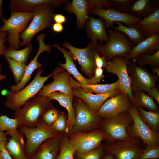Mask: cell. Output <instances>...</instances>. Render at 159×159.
<instances>
[{
    "mask_svg": "<svg viewBox=\"0 0 159 159\" xmlns=\"http://www.w3.org/2000/svg\"><path fill=\"white\" fill-rule=\"evenodd\" d=\"M58 7L51 4H43L36 6L32 10L33 15L29 25L20 33L22 41L21 46L30 44L33 37L38 32L47 28L52 27L55 14L54 9Z\"/></svg>",
    "mask_w": 159,
    "mask_h": 159,
    "instance_id": "1",
    "label": "cell"
},
{
    "mask_svg": "<svg viewBox=\"0 0 159 159\" xmlns=\"http://www.w3.org/2000/svg\"><path fill=\"white\" fill-rule=\"evenodd\" d=\"M109 39L106 44L97 43L95 45L97 54L107 61L118 57H124L131 51L135 44L123 33L112 29L107 30Z\"/></svg>",
    "mask_w": 159,
    "mask_h": 159,
    "instance_id": "2",
    "label": "cell"
},
{
    "mask_svg": "<svg viewBox=\"0 0 159 159\" xmlns=\"http://www.w3.org/2000/svg\"><path fill=\"white\" fill-rule=\"evenodd\" d=\"M43 70L42 68L38 69L34 79L25 88L16 92L10 90L6 96L5 106L14 111L21 107L28 100L39 92L44 86L45 82L57 72L58 68L52 73L46 77L41 76Z\"/></svg>",
    "mask_w": 159,
    "mask_h": 159,
    "instance_id": "3",
    "label": "cell"
},
{
    "mask_svg": "<svg viewBox=\"0 0 159 159\" xmlns=\"http://www.w3.org/2000/svg\"><path fill=\"white\" fill-rule=\"evenodd\" d=\"M52 102L47 96L35 95L14 111L13 116L21 125L34 127L41 116Z\"/></svg>",
    "mask_w": 159,
    "mask_h": 159,
    "instance_id": "4",
    "label": "cell"
},
{
    "mask_svg": "<svg viewBox=\"0 0 159 159\" xmlns=\"http://www.w3.org/2000/svg\"><path fill=\"white\" fill-rule=\"evenodd\" d=\"M18 129L26 138L25 145L27 158L32 156L46 140L57 136V132L40 119L34 127L22 125Z\"/></svg>",
    "mask_w": 159,
    "mask_h": 159,
    "instance_id": "5",
    "label": "cell"
},
{
    "mask_svg": "<svg viewBox=\"0 0 159 159\" xmlns=\"http://www.w3.org/2000/svg\"><path fill=\"white\" fill-rule=\"evenodd\" d=\"M11 13L10 17L3 21L4 24L0 27V32L7 33L8 48L19 49L21 46L20 34L32 19L33 15L31 12L13 11Z\"/></svg>",
    "mask_w": 159,
    "mask_h": 159,
    "instance_id": "6",
    "label": "cell"
},
{
    "mask_svg": "<svg viewBox=\"0 0 159 159\" xmlns=\"http://www.w3.org/2000/svg\"><path fill=\"white\" fill-rule=\"evenodd\" d=\"M127 70L131 80V89L132 92H147L155 86L159 77L150 73L146 68L138 65L131 61L127 66Z\"/></svg>",
    "mask_w": 159,
    "mask_h": 159,
    "instance_id": "7",
    "label": "cell"
},
{
    "mask_svg": "<svg viewBox=\"0 0 159 159\" xmlns=\"http://www.w3.org/2000/svg\"><path fill=\"white\" fill-rule=\"evenodd\" d=\"M130 61L122 57H115L107 61V65L105 69L108 72L117 76L120 83V90L129 97L132 104L134 95L131 89V79L127 70V65Z\"/></svg>",
    "mask_w": 159,
    "mask_h": 159,
    "instance_id": "8",
    "label": "cell"
},
{
    "mask_svg": "<svg viewBox=\"0 0 159 159\" xmlns=\"http://www.w3.org/2000/svg\"><path fill=\"white\" fill-rule=\"evenodd\" d=\"M63 46L68 49L74 58L77 59L81 67V70L90 78L92 77L97 68L94 57L95 46L91 42L86 47L79 48L72 46L67 41L63 42Z\"/></svg>",
    "mask_w": 159,
    "mask_h": 159,
    "instance_id": "9",
    "label": "cell"
},
{
    "mask_svg": "<svg viewBox=\"0 0 159 159\" xmlns=\"http://www.w3.org/2000/svg\"><path fill=\"white\" fill-rule=\"evenodd\" d=\"M92 14L96 15L104 21L106 28L111 29L116 22L123 23L125 26L135 25L141 19L127 13L120 12L113 7L104 9L103 6H98L89 11Z\"/></svg>",
    "mask_w": 159,
    "mask_h": 159,
    "instance_id": "10",
    "label": "cell"
},
{
    "mask_svg": "<svg viewBox=\"0 0 159 159\" xmlns=\"http://www.w3.org/2000/svg\"><path fill=\"white\" fill-rule=\"evenodd\" d=\"M131 103L129 97L121 92L107 100L96 113L99 117L111 118L127 112Z\"/></svg>",
    "mask_w": 159,
    "mask_h": 159,
    "instance_id": "11",
    "label": "cell"
},
{
    "mask_svg": "<svg viewBox=\"0 0 159 159\" xmlns=\"http://www.w3.org/2000/svg\"><path fill=\"white\" fill-rule=\"evenodd\" d=\"M132 120L133 124L132 132L148 145H158L159 141L158 133L152 130L143 121L136 106L131 104L127 111Z\"/></svg>",
    "mask_w": 159,
    "mask_h": 159,
    "instance_id": "12",
    "label": "cell"
},
{
    "mask_svg": "<svg viewBox=\"0 0 159 159\" xmlns=\"http://www.w3.org/2000/svg\"><path fill=\"white\" fill-rule=\"evenodd\" d=\"M131 119L127 111L117 116L105 119L104 123V128L113 140H129L130 138L126 129Z\"/></svg>",
    "mask_w": 159,
    "mask_h": 159,
    "instance_id": "13",
    "label": "cell"
},
{
    "mask_svg": "<svg viewBox=\"0 0 159 159\" xmlns=\"http://www.w3.org/2000/svg\"><path fill=\"white\" fill-rule=\"evenodd\" d=\"M52 77L53 81L44 86L38 95L47 96L51 93L59 91L67 94L73 95L71 83L72 78L69 73L61 66Z\"/></svg>",
    "mask_w": 159,
    "mask_h": 159,
    "instance_id": "14",
    "label": "cell"
},
{
    "mask_svg": "<svg viewBox=\"0 0 159 159\" xmlns=\"http://www.w3.org/2000/svg\"><path fill=\"white\" fill-rule=\"evenodd\" d=\"M105 137L103 132L96 131L87 133H79L70 140L77 153L87 152L98 147Z\"/></svg>",
    "mask_w": 159,
    "mask_h": 159,
    "instance_id": "15",
    "label": "cell"
},
{
    "mask_svg": "<svg viewBox=\"0 0 159 159\" xmlns=\"http://www.w3.org/2000/svg\"><path fill=\"white\" fill-rule=\"evenodd\" d=\"M74 105L75 119L72 132L89 128L94 125L99 117L85 103L77 98Z\"/></svg>",
    "mask_w": 159,
    "mask_h": 159,
    "instance_id": "16",
    "label": "cell"
},
{
    "mask_svg": "<svg viewBox=\"0 0 159 159\" xmlns=\"http://www.w3.org/2000/svg\"><path fill=\"white\" fill-rule=\"evenodd\" d=\"M74 96L84 101L94 112H96L109 98L122 92L120 89L106 94H93L85 91L81 85L72 89Z\"/></svg>",
    "mask_w": 159,
    "mask_h": 159,
    "instance_id": "17",
    "label": "cell"
},
{
    "mask_svg": "<svg viewBox=\"0 0 159 159\" xmlns=\"http://www.w3.org/2000/svg\"><path fill=\"white\" fill-rule=\"evenodd\" d=\"M86 36L90 39L91 42L96 45L99 41L102 45L106 44L109 37L106 29L104 21L99 17L96 18L89 14V18L85 26Z\"/></svg>",
    "mask_w": 159,
    "mask_h": 159,
    "instance_id": "18",
    "label": "cell"
},
{
    "mask_svg": "<svg viewBox=\"0 0 159 159\" xmlns=\"http://www.w3.org/2000/svg\"><path fill=\"white\" fill-rule=\"evenodd\" d=\"M44 34H41L37 37L38 41L39 47L37 53L34 58L31 60L27 66L24 75L20 82L18 84L11 86V90L14 92L19 91L23 88L31 78L33 72L36 69L42 66V64L37 61L38 57L42 52L47 51L50 52V46L46 45L44 39L46 36Z\"/></svg>",
    "mask_w": 159,
    "mask_h": 159,
    "instance_id": "19",
    "label": "cell"
},
{
    "mask_svg": "<svg viewBox=\"0 0 159 159\" xmlns=\"http://www.w3.org/2000/svg\"><path fill=\"white\" fill-rule=\"evenodd\" d=\"M10 137L5 147L14 159H26L24 134L18 129L6 133Z\"/></svg>",
    "mask_w": 159,
    "mask_h": 159,
    "instance_id": "20",
    "label": "cell"
},
{
    "mask_svg": "<svg viewBox=\"0 0 159 159\" xmlns=\"http://www.w3.org/2000/svg\"><path fill=\"white\" fill-rule=\"evenodd\" d=\"M109 153L117 159H137L141 153L134 141H119L108 148Z\"/></svg>",
    "mask_w": 159,
    "mask_h": 159,
    "instance_id": "21",
    "label": "cell"
},
{
    "mask_svg": "<svg viewBox=\"0 0 159 159\" xmlns=\"http://www.w3.org/2000/svg\"><path fill=\"white\" fill-rule=\"evenodd\" d=\"M159 50V34H155L145 38L134 46L130 52L124 58L135 62L136 58L142 54H152Z\"/></svg>",
    "mask_w": 159,
    "mask_h": 159,
    "instance_id": "22",
    "label": "cell"
},
{
    "mask_svg": "<svg viewBox=\"0 0 159 159\" xmlns=\"http://www.w3.org/2000/svg\"><path fill=\"white\" fill-rule=\"evenodd\" d=\"M52 47L59 49L62 53L65 59V64H62L59 62V65L63 68L70 74L72 75L80 84L81 86L93 85L91 78H86L79 72L73 60L74 57L70 51H67L65 49L60 47L58 44L56 43L53 44Z\"/></svg>",
    "mask_w": 159,
    "mask_h": 159,
    "instance_id": "23",
    "label": "cell"
},
{
    "mask_svg": "<svg viewBox=\"0 0 159 159\" xmlns=\"http://www.w3.org/2000/svg\"><path fill=\"white\" fill-rule=\"evenodd\" d=\"M64 9L69 13L75 14L77 28L83 29L89 18L88 0H73L65 5Z\"/></svg>",
    "mask_w": 159,
    "mask_h": 159,
    "instance_id": "24",
    "label": "cell"
},
{
    "mask_svg": "<svg viewBox=\"0 0 159 159\" xmlns=\"http://www.w3.org/2000/svg\"><path fill=\"white\" fill-rule=\"evenodd\" d=\"M74 95L67 94L62 92H52L47 97L50 100H54L58 101L60 104L64 107L67 111L68 118L67 127L65 130L66 132L72 130L74 123L75 119V112L72 106V100Z\"/></svg>",
    "mask_w": 159,
    "mask_h": 159,
    "instance_id": "25",
    "label": "cell"
},
{
    "mask_svg": "<svg viewBox=\"0 0 159 159\" xmlns=\"http://www.w3.org/2000/svg\"><path fill=\"white\" fill-rule=\"evenodd\" d=\"M69 3L66 0H12L9 6L11 11L32 13L33 9L38 5L49 4L58 7L63 3Z\"/></svg>",
    "mask_w": 159,
    "mask_h": 159,
    "instance_id": "26",
    "label": "cell"
},
{
    "mask_svg": "<svg viewBox=\"0 0 159 159\" xmlns=\"http://www.w3.org/2000/svg\"><path fill=\"white\" fill-rule=\"evenodd\" d=\"M159 6V0H134L127 13L142 19L155 12Z\"/></svg>",
    "mask_w": 159,
    "mask_h": 159,
    "instance_id": "27",
    "label": "cell"
},
{
    "mask_svg": "<svg viewBox=\"0 0 159 159\" xmlns=\"http://www.w3.org/2000/svg\"><path fill=\"white\" fill-rule=\"evenodd\" d=\"M60 142L57 136L46 140L40 145L30 159H55Z\"/></svg>",
    "mask_w": 159,
    "mask_h": 159,
    "instance_id": "28",
    "label": "cell"
},
{
    "mask_svg": "<svg viewBox=\"0 0 159 159\" xmlns=\"http://www.w3.org/2000/svg\"><path fill=\"white\" fill-rule=\"evenodd\" d=\"M145 38L155 34H159V9L141 19L135 25Z\"/></svg>",
    "mask_w": 159,
    "mask_h": 159,
    "instance_id": "29",
    "label": "cell"
},
{
    "mask_svg": "<svg viewBox=\"0 0 159 159\" xmlns=\"http://www.w3.org/2000/svg\"><path fill=\"white\" fill-rule=\"evenodd\" d=\"M115 24L117 26L114 25L111 29L125 34L128 39L135 44H138L145 39L141 32L134 25L127 26L119 22Z\"/></svg>",
    "mask_w": 159,
    "mask_h": 159,
    "instance_id": "30",
    "label": "cell"
},
{
    "mask_svg": "<svg viewBox=\"0 0 159 159\" xmlns=\"http://www.w3.org/2000/svg\"><path fill=\"white\" fill-rule=\"evenodd\" d=\"M32 49V46L30 44L24 49L20 50L6 48L2 55L5 57L10 58L16 62L26 64Z\"/></svg>",
    "mask_w": 159,
    "mask_h": 159,
    "instance_id": "31",
    "label": "cell"
},
{
    "mask_svg": "<svg viewBox=\"0 0 159 159\" xmlns=\"http://www.w3.org/2000/svg\"><path fill=\"white\" fill-rule=\"evenodd\" d=\"M133 104L137 107H143L150 111L157 112L158 107L153 99L143 91L135 92Z\"/></svg>",
    "mask_w": 159,
    "mask_h": 159,
    "instance_id": "32",
    "label": "cell"
},
{
    "mask_svg": "<svg viewBox=\"0 0 159 159\" xmlns=\"http://www.w3.org/2000/svg\"><path fill=\"white\" fill-rule=\"evenodd\" d=\"M81 87L87 92L103 94L109 93L116 90L120 89V83L118 80L115 82L110 84H97Z\"/></svg>",
    "mask_w": 159,
    "mask_h": 159,
    "instance_id": "33",
    "label": "cell"
},
{
    "mask_svg": "<svg viewBox=\"0 0 159 159\" xmlns=\"http://www.w3.org/2000/svg\"><path fill=\"white\" fill-rule=\"evenodd\" d=\"M137 107L138 112L144 122L152 130L156 132L159 125V113L145 110L141 107Z\"/></svg>",
    "mask_w": 159,
    "mask_h": 159,
    "instance_id": "34",
    "label": "cell"
},
{
    "mask_svg": "<svg viewBox=\"0 0 159 159\" xmlns=\"http://www.w3.org/2000/svg\"><path fill=\"white\" fill-rule=\"evenodd\" d=\"M135 62L142 67L148 65L159 67V50L152 54H140L136 58Z\"/></svg>",
    "mask_w": 159,
    "mask_h": 159,
    "instance_id": "35",
    "label": "cell"
},
{
    "mask_svg": "<svg viewBox=\"0 0 159 159\" xmlns=\"http://www.w3.org/2000/svg\"><path fill=\"white\" fill-rule=\"evenodd\" d=\"M8 66L12 73L16 85L18 84L22 79L27 67L26 64L16 62L9 57H5Z\"/></svg>",
    "mask_w": 159,
    "mask_h": 159,
    "instance_id": "36",
    "label": "cell"
},
{
    "mask_svg": "<svg viewBox=\"0 0 159 159\" xmlns=\"http://www.w3.org/2000/svg\"><path fill=\"white\" fill-rule=\"evenodd\" d=\"M60 146V153L56 159H73L75 150L67 137H65L63 138Z\"/></svg>",
    "mask_w": 159,
    "mask_h": 159,
    "instance_id": "37",
    "label": "cell"
},
{
    "mask_svg": "<svg viewBox=\"0 0 159 159\" xmlns=\"http://www.w3.org/2000/svg\"><path fill=\"white\" fill-rule=\"evenodd\" d=\"M21 125L16 118H11L6 115L0 116V130L2 131H9L18 129Z\"/></svg>",
    "mask_w": 159,
    "mask_h": 159,
    "instance_id": "38",
    "label": "cell"
},
{
    "mask_svg": "<svg viewBox=\"0 0 159 159\" xmlns=\"http://www.w3.org/2000/svg\"><path fill=\"white\" fill-rule=\"evenodd\" d=\"M59 114V112L52 105L46 109L40 119L51 126L57 119Z\"/></svg>",
    "mask_w": 159,
    "mask_h": 159,
    "instance_id": "39",
    "label": "cell"
},
{
    "mask_svg": "<svg viewBox=\"0 0 159 159\" xmlns=\"http://www.w3.org/2000/svg\"><path fill=\"white\" fill-rule=\"evenodd\" d=\"M159 157L158 145H148L137 159H154Z\"/></svg>",
    "mask_w": 159,
    "mask_h": 159,
    "instance_id": "40",
    "label": "cell"
},
{
    "mask_svg": "<svg viewBox=\"0 0 159 159\" xmlns=\"http://www.w3.org/2000/svg\"><path fill=\"white\" fill-rule=\"evenodd\" d=\"M112 7L121 12L128 13L134 0H108Z\"/></svg>",
    "mask_w": 159,
    "mask_h": 159,
    "instance_id": "41",
    "label": "cell"
},
{
    "mask_svg": "<svg viewBox=\"0 0 159 159\" xmlns=\"http://www.w3.org/2000/svg\"><path fill=\"white\" fill-rule=\"evenodd\" d=\"M102 153V148L100 147L87 152L77 153V156L78 159H100Z\"/></svg>",
    "mask_w": 159,
    "mask_h": 159,
    "instance_id": "42",
    "label": "cell"
},
{
    "mask_svg": "<svg viewBox=\"0 0 159 159\" xmlns=\"http://www.w3.org/2000/svg\"><path fill=\"white\" fill-rule=\"evenodd\" d=\"M67 126V122L64 115L60 113L57 119L51 126L54 130L57 132H62L65 130Z\"/></svg>",
    "mask_w": 159,
    "mask_h": 159,
    "instance_id": "43",
    "label": "cell"
},
{
    "mask_svg": "<svg viewBox=\"0 0 159 159\" xmlns=\"http://www.w3.org/2000/svg\"><path fill=\"white\" fill-rule=\"evenodd\" d=\"M88 1L89 12L92 8L98 6H105L107 8L113 7L108 0H90Z\"/></svg>",
    "mask_w": 159,
    "mask_h": 159,
    "instance_id": "44",
    "label": "cell"
},
{
    "mask_svg": "<svg viewBox=\"0 0 159 159\" xmlns=\"http://www.w3.org/2000/svg\"><path fill=\"white\" fill-rule=\"evenodd\" d=\"M7 36L6 32H0V57L2 54L3 52L6 49V47L5 45V43ZM2 70L1 65L0 64V74Z\"/></svg>",
    "mask_w": 159,
    "mask_h": 159,
    "instance_id": "45",
    "label": "cell"
},
{
    "mask_svg": "<svg viewBox=\"0 0 159 159\" xmlns=\"http://www.w3.org/2000/svg\"><path fill=\"white\" fill-rule=\"evenodd\" d=\"M94 57L97 67L105 69L107 64V61L105 59L99 55L96 51L95 53Z\"/></svg>",
    "mask_w": 159,
    "mask_h": 159,
    "instance_id": "46",
    "label": "cell"
},
{
    "mask_svg": "<svg viewBox=\"0 0 159 159\" xmlns=\"http://www.w3.org/2000/svg\"><path fill=\"white\" fill-rule=\"evenodd\" d=\"M104 70L102 68L97 67L95 71L94 76L91 78L93 85L97 84L104 77Z\"/></svg>",
    "mask_w": 159,
    "mask_h": 159,
    "instance_id": "47",
    "label": "cell"
},
{
    "mask_svg": "<svg viewBox=\"0 0 159 159\" xmlns=\"http://www.w3.org/2000/svg\"><path fill=\"white\" fill-rule=\"evenodd\" d=\"M148 95L154 99L159 104V92L158 89L155 86L147 92Z\"/></svg>",
    "mask_w": 159,
    "mask_h": 159,
    "instance_id": "48",
    "label": "cell"
},
{
    "mask_svg": "<svg viewBox=\"0 0 159 159\" xmlns=\"http://www.w3.org/2000/svg\"><path fill=\"white\" fill-rule=\"evenodd\" d=\"M0 150L2 159H14L6 149L5 145L0 144Z\"/></svg>",
    "mask_w": 159,
    "mask_h": 159,
    "instance_id": "49",
    "label": "cell"
},
{
    "mask_svg": "<svg viewBox=\"0 0 159 159\" xmlns=\"http://www.w3.org/2000/svg\"><path fill=\"white\" fill-rule=\"evenodd\" d=\"M53 20L55 23L62 24L66 22V19L65 16L62 14H55Z\"/></svg>",
    "mask_w": 159,
    "mask_h": 159,
    "instance_id": "50",
    "label": "cell"
},
{
    "mask_svg": "<svg viewBox=\"0 0 159 159\" xmlns=\"http://www.w3.org/2000/svg\"><path fill=\"white\" fill-rule=\"evenodd\" d=\"M52 31L55 32L60 33L62 32L64 29V27L62 24L55 23L52 25Z\"/></svg>",
    "mask_w": 159,
    "mask_h": 159,
    "instance_id": "51",
    "label": "cell"
},
{
    "mask_svg": "<svg viewBox=\"0 0 159 159\" xmlns=\"http://www.w3.org/2000/svg\"><path fill=\"white\" fill-rule=\"evenodd\" d=\"M8 140V138L6 133L0 130V144L5 145Z\"/></svg>",
    "mask_w": 159,
    "mask_h": 159,
    "instance_id": "52",
    "label": "cell"
},
{
    "mask_svg": "<svg viewBox=\"0 0 159 159\" xmlns=\"http://www.w3.org/2000/svg\"><path fill=\"white\" fill-rule=\"evenodd\" d=\"M152 72L159 77V67L150 66Z\"/></svg>",
    "mask_w": 159,
    "mask_h": 159,
    "instance_id": "53",
    "label": "cell"
},
{
    "mask_svg": "<svg viewBox=\"0 0 159 159\" xmlns=\"http://www.w3.org/2000/svg\"><path fill=\"white\" fill-rule=\"evenodd\" d=\"M3 0H0V19L2 21L5 19L3 16L2 11V2Z\"/></svg>",
    "mask_w": 159,
    "mask_h": 159,
    "instance_id": "54",
    "label": "cell"
},
{
    "mask_svg": "<svg viewBox=\"0 0 159 159\" xmlns=\"http://www.w3.org/2000/svg\"><path fill=\"white\" fill-rule=\"evenodd\" d=\"M6 77L4 75L2 74H0V81L6 78Z\"/></svg>",
    "mask_w": 159,
    "mask_h": 159,
    "instance_id": "55",
    "label": "cell"
},
{
    "mask_svg": "<svg viewBox=\"0 0 159 159\" xmlns=\"http://www.w3.org/2000/svg\"><path fill=\"white\" fill-rule=\"evenodd\" d=\"M105 159H113V158L111 155L107 156Z\"/></svg>",
    "mask_w": 159,
    "mask_h": 159,
    "instance_id": "56",
    "label": "cell"
},
{
    "mask_svg": "<svg viewBox=\"0 0 159 159\" xmlns=\"http://www.w3.org/2000/svg\"><path fill=\"white\" fill-rule=\"evenodd\" d=\"M0 159H2L1 154V153L0 150Z\"/></svg>",
    "mask_w": 159,
    "mask_h": 159,
    "instance_id": "57",
    "label": "cell"
},
{
    "mask_svg": "<svg viewBox=\"0 0 159 159\" xmlns=\"http://www.w3.org/2000/svg\"><path fill=\"white\" fill-rule=\"evenodd\" d=\"M26 159H30L29 158H27Z\"/></svg>",
    "mask_w": 159,
    "mask_h": 159,
    "instance_id": "58",
    "label": "cell"
}]
</instances>
